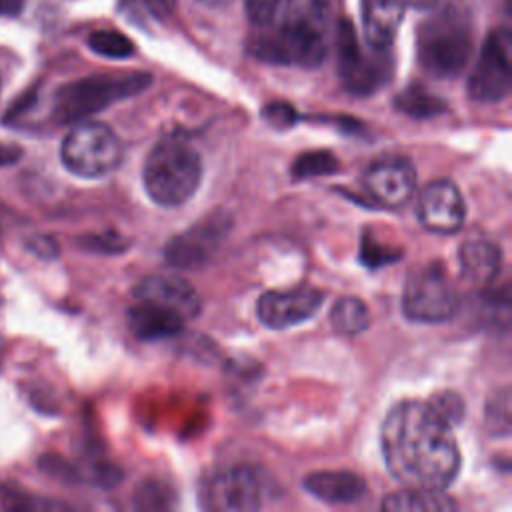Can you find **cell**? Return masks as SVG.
Returning <instances> with one entry per match:
<instances>
[{"label":"cell","mask_w":512,"mask_h":512,"mask_svg":"<svg viewBox=\"0 0 512 512\" xmlns=\"http://www.w3.org/2000/svg\"><path fill=\"white\" fill-rule=\"evenodd\" d=\"M80 244L94 252H120L126 248L124 238L116 234H102V236H86L80 240Z\"/></svg>","instance_id":"4dcf8cb0"},{"label":"cell","mask_w":512,"mask_h":512,"mask_svg":"<svg viewBox=\"0 0 512 512\" xmlns=\"http://www.w3.org/2000/svg\"><path fill=\"white\" fill-rule=\"evenodd\" d=\"M394 106L412 118H432L446 112V102L420 84H412L398 92Z\"/></svg>","instance_id":"44dd1931"},{"label":"cell","mask_w":512,"mask_h":512,"mask_svg":"<svg viewBox=\"0 0 512 512\" xmlns=\"http://www.w3.org/2000/svg\"><path fill=\"white\" fill-rule=\"evenodd\" d=\"M88 46L92 52L104 58H128L134 54V44L128 36L118 30H96L88 36Z\"/></svg>","instance_id":"603a6c76"},{"label":"cell","mask_w":512,"mask_h":512,"mask_svg":"<svg viewBox=\"0 0 512 512\" xmlns=\"http://www.w3.org/2000/svg\"><path fill=\"white\" fill-rule=\"evenodd\" d=\"M360 256H362V262H364L366 266H370V268H378V266H382V264H388V262L398 260V252L388 250L386 246H376L374 238H370V236L364 238Z\"/></svg>","instance_id":"f1b7e54d"},{"label":"cell","mask_w":512,"mask_h":512,"mask_svg":"<svg viewBox=\"0 0 512 512\" xmlns=\"http://www.w3.org/2000/svg\"><path fill=\"white\" fill-rule=\"evenodd\" d=\"M202 180V160L196 148L178 136L162 138L148 152L142 182L152 202L176 208L190 200Z\"/></svg>","instance_id":"3957f363"},{"label":"cell","mask_w":512,"mask_h":512,"mask_svg":"<svg viewBox=\"0 0 512 512\" xmlns=\"http://www.w3.org/2000/svg\"><path fill=\"white\" fill-rule=\"evenodd\" d=\"M336 52L340 78L352 94H372L386 84L392 74V60L384 56L386 50H372L374 54H366L358 44L354 28L346 20H342L336 30Z\"/></svg>","instance_id":"ba28073f"},{"label":"cell","mask_w":512,"mask_h":512,"mask_svg":"<svg viewBox=\"0 0 512 512\" xmlns=\"http://www.w3.org/2000/svg\"><path fill=\"white\" fill-rule=\"evenodd\" d=\"M406 0H362V28L366 44L388 50L404 18Z\"/></svg>","instance_id":"e0dca14e"},{"label":"cell","mask_w":512,"mask_h":512,"mask_svg":"<svg viewBox=\"0 0 512 512\" xmlns=\"http://www.w3.org/2000/svg\"><path fill=\"white\" fill-rule=\"evenodd\" d=\"M364 188L376 204L384 208H400L416 190V170L406 158H380L364 172Z\"/></svg>","instance_id":"7c38bea8"},{"label":"cell","mask_w":512,"mask_h":512,"mask_svg":"<svg viewBox=\"0 0 512 512\" xmlns=\"http://www.w3.org/2000/svg\"><path fill=\"white\" fill-rule=\"evenodd\" d=\"M134 298H148L180 312L192 320L200 312V296L190 282L172 274H156L140 280L134 288Z\"/></svg>","instance_id":"9a60e30c"},{"label":"cell","mask_w":512,"mask_h":512,"mask_svg":"<svg viewBox=\"0 0 512 512\" xmlns=\"http://www.w3.org/2000/svg\"><path fill=\"white\" fill-rule=\"evenodd\" d=\"M328 0H290L282 22L252 40V54L272 64L316 68L326 58Z\"/></svg>","instance_id":"7a4b0ae2"},{"label":"cell","mask_w":512,"mask_h":512,"mask_svg":"<svg viewBox=\"0 0 512 512\" xmlns=\"http://www.w3.org/2000/svg\"><path fill=\"white\" fill-rule=\"evenodd\" d=\"M462 278L472 286L490 284L502 266V252L490 240H468L458 250Z\"/></svg>","instance_id":"d6986e66"},{"label":"cell","mask_w":512,"mask_h":512,"mask_svg":"<svg viewBox=\"0 0 512 512\" xmlns=\"http://www.w3.org/2000/svg\"><path fill=\"white\" fill-rule=\"evenodd\" d=\"M402 308L410 320L426 324L446 322L458 312L460 298L442 262L432 260L410 272L404 286Z\"/></svg>","instance_id":"52a82bcc"},{"label":"cell","mask_w":512,"mask_h":512,"mask_svg":"<svg viewBox=\"0 0 512 512\" xmlns=\"http://www.w3.org/2000/svg\"><path fill=\"white\" fill-rule=\"evenodd\" d=\"M302 486L328 504H352L364 498V480L348 470H318L304 476Z\"/></svg>","instance_id":"ac0fdd59"},{"label":"cell","mask_w":512,"mask_h":512,"mask_svg":"<svg viewBox=\"0 0 512 512\" xmlns=\"http://www.w3.org/2000/svg\"><path fill=\"white\" fill-rule=\"evenodd\" d=\"M196 2L206 8H226L232 0H196Z\"/></svg>","instance_id":"8d00e7d4"},{"label":"cell","mask_w":512,"mask_h":512,"mask_svg":"<svg viewBox=\"0 0 512 512\" xmlns=\"http://www.w3.org/2000/svg\"><path fill=\"white\" fill-rule=\"evenodd\" d=\"M150 74H98L64 84L54 94V118L58 122L84 120L110 104L140 94L150 84Z\"/></svg>","instance_id":"5b68a950"},{"label":"cell","mask_w":512,"mask_h":512,"mask_svg":"<svg viewBox=\"0 0 512 512\" xmlns=\"http://www.w3.org/2000/svg\"><path fill=\"white\" fill-rule=\"evenodd\" d=\"M438 0H406V4H410L412 8H418V10H428L436 4Z\"/></svg>","instance_id":"d590c367"},{"label":"cell","mask_w":512,"mask_h":512,"mask_svg":"<svg viewBox=\"0 0 512 512\" xmlns=\"http://www.w3.org/2000/svg\"><path fill=\"white\" fill-rule=\"evenodd\" d=\"M336 170H338V158L328 150H312V152L300 154L292 164V176L296 180L324 176Z\"/></svg>","instance_id":"cb8c5ba5"},{"label":"cell","mask_w":512,"mask_h":512,"mask_svg":"<svg viewBox=\"0 0 512 512\" xmlns=\"http://www.w3.org/2000/svg\"><path fill=\"white\" fill-rule=\"evenodd\" d=\"M0 350H2V346H0Z\"/></svg>","instance_id":"f35d334b"},{"label":"cell","mask_w":512,"mask_h":512,"mask_svg":"<svg viewBox=\"0 0 512 512\" xmlns=\"http://www.w3.org/2000/svg\"><path fill=\"white\" fill-rule=\"evenodd\" d=\"M122 142L116 132L102 122H82L72 128L60 146L66 170L80 178H102L122 162Z\"/></svg>","instance_id":"8992f818"},{"label":"cell","mask_w":512,"mask_h":512,"mask_svg":"<svg viewBox=\"0 0 512 512\" xmlns=\"http://www.w3.org/2000/svg\"><path fill=\"white\" fill-rule=\"evenodd\" d=\"M262 116H264V120L268 122V124H272V126H276V128H288V126H292L294 122H296V110L290 106V104H286V102H272V104H268V106H264V110H262Z\"/></svg>","instance_id":"f546056e"},{"label":"cell","mask_w":512,"mask_h":512,"mask_svg":"<svg viewBox=\"0 0 512 512\" xmlns=\"http://www.w3.org/2000/svg\"><path fill=\"white\" fill-rule=\"evenodd\" d=\"M486 424L494 436L510 434V388L502 386L486 402Z\"/></svg>","instance_id":"d4e9b609"},{"label":"cell","mask_w":512,"mask_h":512,"mask_svg":"<svg viewBox=\"0 0 512 512\" xmlns=\"http://www.w3.org/2000/svg\"><path fill=\"white\" fill-rule=\"evenodd\" d=\"M232 228L226 210H214L164 246V260L176 270H198L210 262Z\"/></svg>","instance_id":"30bf717a"},{"label":"cell","mask_w":512,"mask_h":512,"mask_svg":"<svg viewBox=\"0 0 512 512\" xmlns=\"http://www.w3.org/2000/svg\"><path fill=\"white\" fill-rule=\"evenodd\" d=\"M512 80V38L508 28L488 34L474 70L468 78V94L482 104H494L508 96Z\"/></svg>","instance_id":"9c48e42d"},{"label":"cell","mask_w":512,"mask_h":512,"mask_svg":"<svg viewBox=\"0 0 512 512\" xmlns=\"http://www.w3.org/2000/svg\"><path fill=\"white\" fill-rule=\"evenodd\" d=\"M28 248H30L32 252H36L38 256H42V258H54V256L58 254L56 242H54L52 238H44V236L34 238V240L28 244Z\"/></svg>","instance_id":"1f68e13d"},{"label":"cell","mask_w":512,"mask_h":512,"mask_svg":"<svg viewBox=\"0 0 512 512\" xmlns=\"http://www.w3.org/2000/svg\"><path fill=\"white\" fill-rule=\"evenodd\" d=\"M22 156V148L12 144V142H0V166H8V164H16Z\"/></svg>","instance_id":"d6a6232c"},{"label":"cell","mask_w":512,"mask_h":512,"mask_svg":"<svg viewBox=\"0 0 512 512\" xmlns=\"http://www.w3.org/2000/svg\"><path fill=\"white\" fill-rule=\"evenodd\" d=\"M380 446L388 472L408 488L444 490L460 472L452 426L426 402H398L382 422Z\"/></svg>","instance_id":"6da1fadb"},{"label":"cell","mask_w":512,"mask_h":512,"mask_svg":"<svg viewBox=\"0 0 512 512\" xmlns=\"http://www.w3.org/2000/svg\"><path fill=\"white\" fill-rule=\"evenodd\" d=\"M474 50L470 22L456 10H440L426 18L416 34V56L422 70L434 78H454Z\"/></svg>","instance_id":"277c9868"},{"label":"cell","mask_w":512,"mask_h":512,"mask_svg":"<svg viewBox=\"0 0 512 512\" xmlns=\"http://www.w3.org/2000/svg\"><path fill=\"white\" fill-rule=\"evenodd\" d=\"M382 508L388 512H448L456 510L458 504L450 496H444L442 490L404 486V490L384 498Z\"/></svg>","instance_id":"ffe728a7"},{"label":"cell","mask_w":512,"mask_h":512,"mask_svg":"<svg viewBox=\"0 0 512 512\" xmlns=\"http://www.w3.org/2000/svg\"><path fill=\"white\" fill-rule=\"evenodd\" d=\"M416 214L426 230L454 234L464 224L466 204L456 184L450 180H434L420 192Z\"/></svg>","instance_id":"5bb4252c"},{"label":"cell","mask_w":512,"mask_h":512,"mask_svg":"<svg viewBox=\"0 0 512 512\" xmlns=\"http://www.w3.org/2000/svg\"><path fill=\"white\" fill-rule=\"evenodd\" d=\"M0 94H2V80H0Z\"/></svg>","instance_id":"74e56055"},{"label":"cell","mask_w":512,"mask_h":512,"mask_svg":"<svg viewBox=\"0 0 512 512\" xmlns=\"http://www.w3.org/2000/svg\"><path fill=\"white\" fill-rule=\"evenodd\" d=\"M128 308V328L140 340H160L176 336L188 322L180 312L148 298H134Z\"/></svg>","instance_id":"2e32d148"},{"label":"cell","mask_w":512,"mask_h":512,"mask_svg":"<svg viewBox=\"0 0 512 512\" xmlns=\"http://www.w3.org/2000/svg\"><path fill=\"white\" fill-rule=\"evenodd\" d=\"M144 4L150 10V14H154L156 18H166L170 16L176 0H144Z\"/></svg>","instance_id":"836d02e7"},{"label":"cell","mask_w":512,"mask_h":512,"mask_svg":"<svg viewBox=\"0 0 512 512\" xmlns=\"http://www.w3.org/2000/svg\"><path fill=\"white\" fill-rule=\"evenodd\" d=\"M322 300L324 294L312 286H300L284 292L270 290L258 298L256 314L264 326L284 330L312 318Z\"/></svg>","instance_id":"4fadbf2b"},{"label":"cell","mask_w":512,"mask_h":512,"mask_svg":"<svg viewBox=\"0 0 512 512\" xmlns=\"http://www.w3.org/2000/svg\"><path fill=\"white\" fill-rule=\"evenodd\" d=\"M282 0H244L246 16L254 26L266 28L274 22Z\"/></svg>","instance_id":"4316f807"},{"label":"cell","mask_w":512,"mask_h":512,"mask_svg":"<svg viewBox=\"0 0 512 512\" xmlns=\"http://www.w3.org/2000/svg\"><path fill=\"white\" fill-rule=\"evenodd\" d=\"M40 504L32 500V496H28L26 492L10 486V484H0V510H8V512H26V510H34Z\"/></svg>","instance_id":"83f0119b"},{"label":"cell","mask_w":512,"mask_h":512,"mask_svg":"<svg viewBox=\"0 0 512 512\" xmlns=\"http://www.w3.org/2000/svg\"><path fill=\"white\" fill-rule=\"evenodd\" d=\"M332 328L344 336H356L368 328V308L356 296L340 298L330 310Z\"/></svg>","instance_id":"7402d4cb"},{"label":"cell","mask_w":512,"mask_h":512,"mask_svg":"<svg viewBox=\"0 0 512 512\" xmlns=\"http://www.w3.org/2000/svg\"><path fill=\"white\" fill-rule=\"evenodd\" d=\"M426 404L450 426L458 424L462 420V416H464V410H466L464 408V400L456 392H452V390H442V392L432 394L426 400Z\"/></svg>","instance_id":"484cf974"},{"label":"cell","mask_w":512,"mask_h":512,"mask_svg":"<svg viewBox=\"0 0 512 512\" xmlns=\"http://www.w3.org/2000/svg\"><path fill=\"white\" fill-rule=\"evenodd\" d=\"M200 502L214 512L258 510L264 502V480L250 466L224 468L202 484Z\"/></svg>","instance_id":"8fae6325"},{"label":"cell","mask_w":512,"mask_h":512,"mask_svg":"<svg viewBox=\"0 0 512 512\" xmlns=\"http://www.w3.org/2000/svg\"><path fill=\"white\" fill-rule=\"evenodd\" d=\"M24 6V0H0V16H16Z\"/></svg>","instance_id":"e575fe53"}]
</instances>
